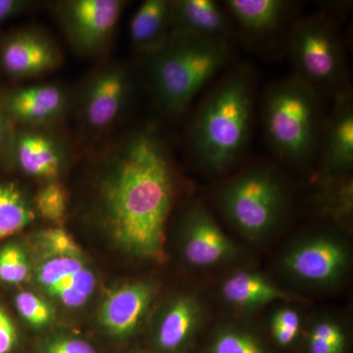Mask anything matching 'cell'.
Masks as SVG:
<instances>
[{
	"label": "cell",
	"mask_w": 353,
	"mask_h": 353,
	"mask_svg": "<svg viewBox=\"0 0 353 353\" xmlns=\"http://www.w3.org/2000/svg\"><path fill=\"white\" fill-rule=\"evenodd\" d=\"M97 160L99 220L125 252L165 257V231L173 204L171 150L157 126L137 128Z\"/></svg>",
	"instance_id": "6da1fadb"
},
{
	"label": "cell",
	"mask_w": 353,
	"mask_h": 353,
	"mask_svg": "<svg viewBox=\"0 0 353 353\" xmlns=\"http://www.w3.org/2000/svg\"><path fill=\"white\" fill-rule=\"evenodd\" d=\"M259 74L234 62L204 90L187 132L188 152L202 173L229 175L245 159L252 139Z\"/></svg>",
	"instance_id": "7a4b0ae2"
},
{
	"label": "cell",
	"mask_w": 353,
	"mask_h": 353,
	"mask_svg": "<svg viewBox=\"0 0 353 353\" xmlns=\"http://www.w3.org/2000/svg\"><path fill=\"white\" fill-rule=\"evenodd\" d=\"M234 44L172 32L148 59L153 101L165 117L183 115L194 99L234 63Z\"/></svg>",
	"instance_id": "3957f363"
},
{
	"label": "cell",
	"mask_w": 353,
	"mask_h": 353,
	"mask_svg": "<svg viewBox=\"0 0 353 353\" xmlns=\"http://www.w3.org/2000/svg\"><path fill=\"white\" fill-rule=\"evenodd\" d=\"M324 99L294 75L265 88L260 99L262 129L281 162L303 171L315 163L327 118Z\"/></svg>",
	"instance_id": "277c9868"
},
{
	"label": "cell",
	"mask_w": 353,
	"mask_h": 353,
	"mask_svg": "<svg viewBox=\"0 0 353 353\" xmlns=\"http://www.w3.org/2000/svg\"><path fill=\"white\" fill-rule=\"evenodd\" d=\"M224 219L245 240L262 243L284 225L292 205L290 183L277 164L257 160L230 173L213 190Z\"/></svg>",
	"instance_id": "5b68a950"
},
{
	"label": "cell",
	"mask_w": 353,
	"mask_h": 353,
	"mask_svg": "<svg viewBox=\"0 0 353 353\" xmlns=\"http://www.w3.org/2000/svg\"><path fill=\"white\" fill-rule=\"evenodd\" d=\"M294 76L323 99L352 90L347 53L338 22L317 12L297 17L285 38Z\"/></svg>",
	"instance_id": "8992f818"
},
{
	"label": "cell",
	"mask_w": 353,
	"mask_h": 353,
	"mask_svg": "<svg viewBox=\"0 0 353 353\" xmlns=\"http://www.w3.org/2000/svg\"><path fill=\"white\" fill-rule=\"evenodd\" d=\"M347 239L334 229L309 232L281 253L279 271L294 284L326 290L341 284L352 266Z\"/></svg>",
	"instance_id": "52a82bcc"
},
{
	"label": "cell",
	"mask_w": 353,
	"mask_h": 353,
	"mask_svg": "<svg viewBox=\"0 0 353 353\" xmlns=\"http://www.w3.org/2000/svg\"><path fill=\"white\" fill-rule=\"evenodd\" d=\"M41 261L37 280L44 292L69 308L85 304L94 294L97 278L78 243L60 228L41 232Z\"/></svg>",
	"instance_id": "ba28073f"
},
{
	"label": "cell",
	"mask_w": 353,
	"mask_h": 353,
	"mask_svg": "<svg viewBox=\"0 0 353 353\" xmlns=\"http://www.w3.org/2000/svg\"><path fill=\"white\" fill-rule=\"evenodd\" d=\"M126 4L122 0H66L55 4L54 14L72 50L94 57L110 46Z\"/></svg>",
	"instance_id": "9c48e42d"
},
{
	"label": "cell",
	"mask_w": 353,
	"mask_h": 353,
	"mask_svg": "<svg viewBox=\"0 0 353 353\" xmlns=\"http://www.w3.org/2000/svg\"><path fill=\"white\" fill-rule=\"evenodd\" d=\"M134 94L132 72L122 63L102 65L83 83L79 116L85 129L103 134L126 115Z\"/></svg>",
	"instance_id": "30bf717a"
},
{
	"label": "cell",
	"mask_w": 353,
	"mask_h": 353,
	"mask_svg": "<svg viewBox=\"0 0 353 353\" xmlns=\"http://www.w3.org/2000/svg\"><path fill=\"white\" fill-rule=\"evenodd\" d=\"M181 253L192 268H212L241 259L243 250L201 201L190 203L181 222Z\"/></svg>",
	"instance_id": "8fae6325"
},
{
	"label": "cell",
	"mask_w": 353,
	"mask_h": 353,
	"mask_svg": "<svg viewBox=\"0 0 353 353\" xmlns=\"http://www.w3.org/2000/svg\"><path fill=\"white\" fill-rule=\"evenodd\" d=\"M62 61L57 43L36 28L15 30L0 38V67L10 78H39L59 68Z\"/></svg>",
	"instance_id": "7c38bea8"
},
{
	"label": "cell",
	"mask_w": 353,
	"mask_h": 353,
	"mask_svg": "<svg viewBox=\"0 0 353 353\" xmlns=\"http://www.w3.org/2000/svg\"><path fill=\"white\" fill-rule=\"evenodd\" d=\"M68 159V150L59 137L48 128L13 125L6 161L25 175L55 182Z\"/></svg>",
	"instance_id": "4fadbf2b"
},
{
	"label": "cell",
	"mask_w": 353,
	"mask_h": 353,
	"mask_svg": "<svg viewBox=\"0 0 353 353\" xmlns=\"http://www.w3.org/2000/svg\"><path fill=\"white\" fill-rule=\"evenodd\" d=\"M223 6L236 28L238 38L253 46H268L289 32L299 2L285 0H226Z\"/></svg>",
	"instance_id": "5bb4252c"
},
{
	"label": "cell",
	"mask_w": 353,
	"mask_h": 353,
	"mask_svg": "<svg viewBox=\"0 0 353 353\" xmlns=\"http://www.w3.org/2000/svg\"><path fill=\"white\" fill-rule=\"evenodd\" d=\"M318 179L352 176L353 169L352 90L334 99L323 128L317 157Z\"/></svg>",
	"instance_id": "9a60e30c"
},
{
	"label": "cell",
	"mask_w": 353,
	"mask_h": 353,
	"mask_svg": "<svg viewBox=\"0 0 353 353\" xmlns=\"http://www.w3.org/2000/svg\"><path fill=\"white\" fill-rule=\"evenodd\" d=\"M9 120L20 127L48 128L68 113V92L58 83H41L3 94Z\"/></svg>",
	"instance_id": "2e32d148"
},
{
	"label": "cell",
	"mask_w": 353,
	"mask_h": 353,
	"mask_svg": "<svg viewBox=\"0 0 353 353\" xmlns=\"http://www.w3.org/2000/svg\"><path fill=\"white\" fill-rule=\"evenodd\" d=\"M172 32L234 43L236 28L223 3L214 0H172Z\"/></svg>",
	"instance_id": "e0dca14e"
},
{
	"label": "cell",
	"mask_w": 353,
	"mask_h": 353,
	"mask_svg": "<svg viewBox=\"0 0 353 353\" xmlns=\"http://www.w3.org/2000/svg\"><path fill=\"white\" fill-rule=\"evenodd\" d=\"M154 296L155 287L150 283L134 282L121 285L102 304V325L114 336H129L138 329Z\"/></svg>",
	"instance_id": "ac0fdd59"
},
{
	"label": "cell",
	"mask_w": 353,
	"mask_h": 353,
	"mask_svg": "<svg viewBox=\"0 0 353 353\" xmlns=\"http://www.w3.org/2000/svg\"><path fill=\"white\" fill-rule=\"evenodd\" d=\"M204 317L205 309L196 294H182L172 299L158 322V347L169 353L185 350L201 330Z\"/></svg>",
	"instance_id": "d6986e66"
},
{
	"label": "cell",
	"mask_w": 353,
	"mask_h": 353,
	"mask_svg": "<svg viewBox=\"0 0 353 353\" xmlns=\"http://www.w3.org/2000/svg\"><path fill=\"white\" fill-rule=\"evenodd\" d=\"M220 296L231 307L252 311L277 301H289L292 296L262 274L238 270L221 282Z\"/></svg>",
	"instance_id": "ffe728a7"
},
{
	"label": "cell",
	"mask_w": 353,
	"mask_h": 353,
	"mask_svg": "<svg viewBox=\"0 0 353 353\" xmlns=\"http://www.w3.org/2000/svg\"><path fill=\"white\" fill-rule=\"evenodd\" d=\"M132 48L145 58L158 52L172 34L170 1L145 0L132 15L130 23Z\"/></svg>",
	"instance_id": "44dd1931"
},
{
	"label": "cell",
	"mask_w": 353,
	"mask_h": 353,
	"mask_svg": "<svg viewBox=\"0 0 353 353\" xmlns=\"http://www.w3.org/2000/svg\"><path fill=\"white\" fill-rule=\"evenodd\" d=\"M34 218L31 203L16 183L0 182V241L24 230Z\"/></svg>",
	"instance_id": "7402d4cb"
},
{
	"label": "cell",
	"mask_w": 353,
	"mask_h": 353,
	"mask_svg": "<svg viewBox=\"0 0 353 353\" xmlns=\"http://www.w3.org/2000/svg\"><path fill=\"white\" fill-rule=\"evenodd\" d=\"M208 353H268L253 330L238 323H223L215 330Z\"/></svg>",
	"instance_id": "603a6c76"
},
{
	"label": "cell",
	"mask_w": 353,
	"mask_h": 353,
	"mask_svg": "<svg viewBox=\"0 0 353 353\" xmlns=\"http://www.w3.org/2000/svg\"><path fill=\"white\" fill-rule=\"evenodd\" d=\"M272 338L281 347L292 345L299 338L303 328V316L290 305L280 306L269 319Z\"/></svg>",
	"instance_id": "cb8c5ba5"
},
{
	"label": "cell",
	"mask_w": 353,
	"mask_h": 353,
	"mask_svg": "<svg viewBox=\"0 0 353 353\" xmlns=\"http://www.w3.org/2000/svg\"><path fill=\"white\" fill-rule=\"evenodd\" d=\"M34 206L43 219L60 223L66 214L68 192L61 183L50 182L39 190L34 197Z\"/></svg>",
	"instance_id": "d4e9b609"
},
{
	"label": "cell",
	"mask_w": 353,
	"mask_h": 353,
	"mask_svg": "<svg viewBox=\"0 0 353 353\" xmlns=\"http://www.w3.org/2000/svg\"><path fill=\"white\" fill-rule=\"evenodd\" d=\"M29 262L22 248L7 245L0 250V281L8 285H18L27 280Z\"/></svg>",
	"instance_id": "484cf974"
},
{
	"label": "cell",
	"mask_w": 353,
	"mask_h": 353,
	"mask_svg": "<svg viewBox=\"0 0 353 353\" xmlns=\"http://www.w3.org/2000/svg\"><path fill=\"white\" fill-rule=\"evenodd\" d=\"M15 304L21 316L32 326L43 327L52 319L50 306L32 292L18 294Z\"/></svg>",
	"instance_id": "4316f807"
},
{
	"label": "cell",
	"mask_w": 353,
	"mask_h": 353,
	"mask_svg": "<svg viewBox=\"0 0 353 353\" xmlns=\"http://www.w3.org/2000/svg\"><path fill=\"white\" fill-rule=\"evenodd\" d=\"M308 340L324 341L334 345L347 347V334L340 322L329 316L317 317L311 323Z\"/></svg>",
	"instance_id": "83f0119b"
},
{
	"label": "cell",
	"mask_w": 353,
	"mask_h": 353,
	"mask_svg": "<svg viewBox=\"0 0 353 353\" xmlns=\"http://www.w3.org/2000/svg\"><path fill=\"white\" fill-rule=\"evenodd\" d=\"M17 333L12 320L3 308L0 307V353H9L15 347Z\"/></svg>",
	"instance_id": "f1b7e54d"
},
{
	"label": "cell",
	"mask_w": 353,
	"mask_h": 353,
	"mask_svg": "<svg viewBox=\"0 0 353 353\" xmlns=\"http://www.w3.org/2000/svg\"><path fill=\"white\" fill-rule=\"evenodd\" d=\"M34 2L27 0H0V26L29 11Z\"/></svg>",
	"instance_id": "f546056e"
},
{
	"label": "cell",
	"mask_w": 353,
	"mask_h": 353,
	"mask_svg": "<svg viewBox=\"0 0 353 353\" xmlns=\"http://www.w3.org/2000/svg\"><path fill=\"white\" fill-rule=\"evenodd\" d=\"M13 124L4 108L3 94L0 92V162L6 161Z\"/></svg>",
	"instance_id": "4dcf8cb0"
},
{
	"label": "cell",
	"mask_w": 353,
	"mask_h": 353,
	"mask_svg": "<svg viewBox=\"0 0 353 353\" xmlns=\"http://www.w3.org/2000/svg\"><path fill=\"white\" fill-rule=\"evenodd\" d=\"M48 353H97L88 343L76 339L55 341L48 348Z\"/></svg>",
	"instance_id": "1f68e13d"
},
{
	"label": "cell",
	"mask_w": 353,
	"mask_h": 353,
	"mask_svg": "<svg viewBox=\"0 0 353 353\" xmlns=\"http://www.w3.org/2000/svg\"><path fill=\"white\" fill-rule=\"evenodd\" d=\"M345 347L334 343H327L324 341L308 340V353H345Z\"/></svg>",
	"instance_id": "d6a6232c"
}]
</instances>
